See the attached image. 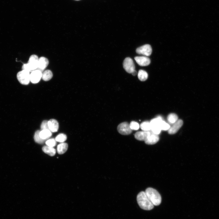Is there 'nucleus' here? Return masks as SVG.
<instances>
[{"label": "nucleus", "instance_id": "nucleus-28", "mask_svg": "<svg viewBox=\"0 0 219 219\" xmlns=\"http://www.w3.org/2000/svg\"><path fill=\"white\" fill-rule=\"evenodd\" d=\"M132 74L133 75L135 76L137 74V72L135 70V71H134L132 73Z\"/></svg>", "mask_w": 219, "mask_h": 219}, {"label": "nucleus", "instance_id": "nucleus-2", "mask_svg": "<svg viewBox=\"0 0 219 219\" xmlns=\"http://www.w3.org/2000/svg\"><path fill=\"white\" fill-rule=\"evenodd\" d=\"M145 192L154 206H158L161 204V197L156 190L151 188H149L146 189Z\"/></svg>", "mask_w": 219, "mask_h": 219}, {"label": "nucleus", "instance_id": "nucleus-12", "mask_svg": "<svg viewBox=\"0 0 219 219\" xmlns=\"http://www.w3.org/2000/svg\"><path fill=\"white\" fill-rule=\"evenodd\" d=\"M183 124V121L180 119L175 123L173 124L172 126L170 127L168 130V132L170 134H174L176 133L180 129Z\"/></svg>", "mask_w": 219, "mask_h": 219}, {"label": "nucleus", "instance_id": "nucleus-1", "mask_svg": "<svg viewBox=\"0 0 219 219\" xmlns=\"http://www.w3.org/2000/svg\"><path fill=\"white\" fill-rule=\"evenodd\" d=\"M137 200L139 206L144 210H150L154 208V205L149 200L145 192L142 191L138 194Z\"/></svg>", "mask_w": 219, "mask_h": 219}, {"label": "nucleus", "instance_id": "nucleus-4", "mask_svg": "<svg viewBox=\"0 0 219 219\" xmlns=\"http://www.w3.org/2000/svg\"><path fill=\"white\" fill-rule=\"evenodd\" d=\"M30 73L25 70L19 72L16 75L19 82L22 85H28L30 81Z\"/></svg>", "mask_w": 219, "mask_h": 219}, {"label": "nucleus", "instance_id": "nucleus-9", "mask_svg": "<svg viewBox=\"0 0 219 219\" xmlns=\"http://www.w3.org/2000/svg\"><path fill=\"white\" fill-rule=\"evenodd\" d=\"M137 63L141 66H147L151 63L150 59L146 56H137L135 58Z\"/></svg>", "mask_w": 219, "mask_h": 219}, {"label": "nucleus", "instance_id": "nucleus-13", "mask_svg": "<svg viewBox=\"0 0 219 219\" xmlns=\"http://www.w3.org/2000/svg\"><path fill=\"white\" fill-rule=\"evenodd\" d=\"M160 138L158 135L151 133L145 141V143L149 145H152L157 143L159 140Z\"/></svg>", "mask_w": 219, "mask_h": 219}, {"label": "nucleus", "instance_id": "nucleus-17", "mask_svg": "<svg viewBox=\"0 0 219 219\" xmlns=\"http://www.w3.org/2000/svg\"><path fill=\"white\" fill-rule=\"evenodd\" d=\"M39 135L45 141L52 136V133L49 130L45 129L40 131Z\"/></svg>", "mask_w": 219, "mask_h": 219}, {"label": "nucleus", "instance_id": "nucleus-21", "mask_svg": "<svg viewBox=\"0 0 219 219\" xmlns=\"http://www.w3.org/2000/svg\"><path fill=\"white\" fill-rule=\"evenodd\" d=\"M40 131L37 130L36 132L34 135V138L35 141L38 144H43L45 140L42 138L39 135L40 132Z\"/></svg>", "mask_w": 219, "mask_h": 219}, {"label": "nucleus", "instance_id": "nucleus-20", "mask_svg": "<svg viewBox=\"0 0 219 219\" xmlns=\"http://www.w3.org/2000/svg\"><path fill=\"white\" fill-rule=\"evenodd\" d=\"M178 120L177 115L174 113H171L169 114L167 117V120L168 122L172 124H173Z\"/></svg>", "mask_w": 219, "mask_h": 219}, {"label": "nucleus", "instance_id": "nucleus-5", "mask_svg": "<svg viewBox=\"0 0 219 219\" xmlns=\"http://www.w3.org/2000/svg\"><path fill=\"white\" fill-rule=\"evenodd\" d=\"M124 69L128 73H132L135 70V67L133 61L131 58L128 57L125 58L123 63Z\"/></svg>", "mask_w": 219, "mask_h": 219}, {"label": "nucleus", "instance_id": "nucleus-6", "mask_svg": "<svg viewBox=\"0 0 219 219\" xmlns=\"http://www.w3.org/2000/svg\"><path fill=\"white\" fill-rule=\"evenodd\" d=\"M117 130L119 133L124 135H129L132 132L129 124L127 122H124L119 124L117 127Z\"/></svg>", "mask_w": 219, "mask_h": 219}, {"label": "nucleus", "instance_id": "nucleus-26", "mask_svg": "<svg viewBox=\"0 0 219 219\" xmlns=\"http://www.w3.org/2000/svg\"><path fill=\"white\" fill-rule=\"evenodd\" d=\"M170 126L166 122L162 120L160 124V127L161 130H168L170 128Z\"/></svg>", "mask_w": 219, "mask_h": 219}, {"label": "nucleus", "instance_id": "nucleus-11", "mask_svg": "<svg viewBox=\"0 0 219 219\" xmlns=\"http://www.w3.org/2000/svg\"><path fill=\"white\" fill-rule=\"evenodd\" d=\"M151 133L149 131L138 132L135 133V137L138 141H145Z\"/></svg>", "mask_w": 219, "mask_h": 219}, {"label": "nucleus", "instance_id": "nucleus-23", "mask_svg": "<svg viewBox=\"0 0 219 219\" xmlns=\"http://www.w3.org/2000/svg\"><path fill=\"white\" fill-rule=\"evenodd\" d=\"M67 136L65 134L61 133L57 136L55 139L56 141L58 142L63 143L67 140Z\"/></svg>", "mask_w": 219, "mask_h": 219}, {"label": "nucleus", "instance_id": "nucleus-16", "mask_svg": "<svg viewBox=\"0 0 219 219\" xmlns=\"http://www.w3.org/2000/svg\"><path fill=\"white\" fill-rule=\"evenodd\" d=\"M53 75V73L51 71L47 70L42 73V78L45 81H48L52 79Z\"/></svg>", "mask_w": 219, "mask_h": 219}, {"label": "nucleus", "instance_id": "nucleus-15", "mask_svg": "<svg viewBox=\"0 0 219 219\" xmlns=\"http://www.w3.org/2000/svg\"><path fill=\"white\" fill-rule=\"evenodd\" d=\"M68 145L66 143H62L58 145L57 147L58 153L59 154L64 153L67 151L68 149Z\"/></svg>", "mask_w": 219, "mask_h": 219}, {"label": "nucleus", "instance_id": "nucleus-29", "mask_svg": "<svg viewBox=\"0 0 219 219\" xmlns=\"http://www.w3.org/2000/svg\"><path fill=\"white\" fill-rule=\"evenodd\" d=\"M75 1H80V0H75Z\"/></svg>", "mask_w": 219, "mask_h": 219}, {"label": "nucleus", "instance_id": "nucleus-19", "mask_svg": "<svg viewBox=\"0 0 219 219\" xmlns=\"http://www.w3.org/2000/svg\"><path fill=\"white\" fill-rule=\"evenodd\" d=\"M148 75L147 73L145 70H139L138 73V79L142 81H146L148 78Z\"/></svg>", "mask_w": 219, "mask_h": 219}, {"label": "nucleus", "instance_id": "nucleus-14", "mask_svg": "<svg viewBox=\"0 0 219 219\" xmlns=\"http://www.w3.org/2000/svg\"><path fill=\"white\" fill-rule=\"evenodd\" d=\"M49 130L52 132H57L59 129V124L58 121L54 119H50L48 121Z\"/></svg>", "mask_w": 219, "mask_h": 219}, {"label": "nucleus", "instance_id": "nucleus-7", "mask_svg": "<svg viewBox=\"0 0 219 219\" xmlns=\"http://www.w3.org/2000/svg\"><path fill=\"white\" fill-rule=\"evenodd\" d=\"M152 52V47L148 44H146L139 47L136 50V52L138 54L147 56H150Z\"/></svg>", "mask_w": 219, "mask_h": 219}, {"label": "nucleus", "instance_id": "nucleus-10", "mask_svg": "<svg viewBox=\"0 0 219 219\" xmlns=\"http://www.w3.org/2000/svg\"><path fill=\"white\" fill-rule=\"evenodd\" d=\"M48 59L44 57H41L39 58L38 68L37 70L41 71L42 73L46 68L49 64Z\"/></svg>", "mask_w": 219, "mask_h": 219}, {"label": "nucleus", "instance_id": "nucleus-22", "mask_svg": "<svg viewBox=\"0 0 219 219\" xmlns=\"http://www.w3.org/2000/svg\"><path fill=\"white\" fill-rule=\"evenodd\" d=\"M141 129L144 131H149L151 130V126L150 122L145 121L142 123L140 126Z\"/></svg>", "mask_w": 219, "mask_h": 219}, {"label": "nucleus", "instance_id": "nucleus-3", "mask_svg": "<svg viewBox=\"0 0 219 219\" xmlns=\"http://www.w3.org/2000/svg\"><path fill=\"white\" fill-rule=\"evenodd\" d=\"M39 58L35 55L30 56L27 64H24L22 67V70L32 72L37 70L38 67Z\"/></svg>", "mask_w": 219, "mask_h": 219}, {"label": "nucleus", "instance_id": "nucleus-8", "mask_svg": "<svg viewBox=\"0 0 219 219\" xmlns=\"http://www.w3.org/2000/svg\"><path fill=\"white\" fill-rule=\"evenodd\" d=\"M42 72L36 70L31 72L30 75L31 82L33 84H36L39 82L42 78Z\"/></svg>", "mask_w": 219, "mask_h": 219}, {"label": "nucleus", "instance_id": "nucleus-27", "mask_svg": "<svg viewBox=\"0 0 219 219\" xmlns=\"http://www.w3.org/2000/svg\"><path fill=\"white\" fill-rule=\"evenodd\" d=\"M48 123V121L46 120L42 122L41 126V130L45 129L49 130Z\"/></svg>", "mask_w": 219, "mask_h": 219}, {"label": "nucleus", "instance_id": "nucleus-24", "mask_svg": "<svg viewBox=\"0 0 219 219\" xmlns=\"http://www.w3.org/2000/svg\"><path fill=\"white\" fill-rule=\"evenodd\" d=\"M46 144L47 146L53 147L56 145V141L55 139L52 138L47 141L46 142Z\"/></svg>", "mask_w": 219, "mask_h": 219}, {"label": "nucleus", "instance_id": "nucleus-25", "mask_svg": "<svg viewBox=\"0 0 219 219\" xmlns=\"http://www.w3.org/2000/svg\"><path fill=\"white\" fill-rule=\"evenodd\" d=\"M129 125L130 127L132 130H138L140 127V126L138 123L135 121H132Z\"/></svg>", "mask_w": 219, "mask_h": 219}, {"label": "nucleus", "instance_id": "nucleus-18", "mask_svg": "<svg viewBox=\"0 0 219 219\" xmlns=\"http://www.w3.org/2000/svg\"><path fill=\"white\" fill-rule=\"evenodd\" d=\"M43 151L46 153L50 156H54L56 153V150L53 147L48 146H45L43 147Z\"/></svg>", "mask_w": 219, "mask_h": 219}]
</instances>
